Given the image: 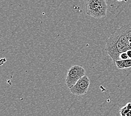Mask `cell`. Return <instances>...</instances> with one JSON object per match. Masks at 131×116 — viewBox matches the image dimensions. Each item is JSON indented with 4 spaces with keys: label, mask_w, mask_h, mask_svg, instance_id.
Listing matches in <instances>:
<instances>
[{
    "label": "cell",
    "mask_w": 131,
    "mask_h": 116,
    "mask_svg": "<svg viewBox=\"0 0 131 116\" xmlns=\"http://www.w3.org/2000/svg\"><path fill=\"white\" fill-rule=\"evenodd\" d=\"M131 24L123 25L115 30L107 40L105 51L114 62L119 60L121 53L127 52L129 49V33Z\"/></svg>",
    "instance_id": "cell-1"
},
{
    "label": "cell",
    "mask_w": 131,
    "mask_h": 116,
    "mask_svg": "<svg viewBox=\"0 0 131 116\" xmlns=\"http://www.w3.org/2000/svg\"><path fill=\"white\" fill-rule=\"evenodd\" d=\"M107 8L105 0H87L85 4L86 14L95 18L105 17Z\"/></svg>",
    "instance_id": "cell-2"
},
{
    "label": "cell",
    "mask_w": 131,
    "mask_h": 116,
    "mask_svg": "<svg viewBox=\"0 0 131 116\" xmlns=\"http://www.w3.org/2000/svg\"><path fill=\"white\" fill-rule=\"evenodd\" d=\"M85 76V70L79 65H74L68 70L66 78V84L69 88L73 87L81 78Z\"/></svg>",
    "instance_id": "cell-3"
},
{
    "label": "cell",
    "mask_w": 131,
    "mask_h": 116,
    "mask_svg": "<svg viewBox=\"0 0 131 116\" xmlns=\"http://www.w3.org/2000/svg\"><path fill=\"white\" fill-rule=\"evenodd\" d=\"M90 85V80L86 76H84L77 81L75 85L70 88L71 94L76 96H82L88 92Z\"/></svg>",
    "instance_id": "cell-4"
},
{
    "label": "cell",
    "mask_w": 131,
    "mask_h": 116,
    "mask_svg": "<svg viewBox=\"0 0 131 116\" xmlns=\"http://www.w3.org/2000/svg\"><path fill=\"white\" fill-rule=\"evenodd\" d=\"M114 63L117 68L119 69H124L131 68V59H127L126 60H116Z\"/></svg>",
    "instance_id": "cell-5"
},
{
    "label": "cell",
    "mask_w": 131,
    "mask_h": 116,
    "mask_svg": "<svg viewBox=\"0 0 131 116\" xmlns=\"http://www.w3.org/2000/svg\"><path fill=\"white\" fill-rule=\"evenodd\" d=\"M120 114L121 116H131V109L128 108L126 106L123 107L120 109Z\"/></svg>",
    "instance_id": "cell-6"
},
{
    "label": "cell",
    "mask_w": 131,
    "mask_h": 116,
    "mask_svg": "<svg viewBox=\"0 0 131 116\" xmlns=\"http://www.w3.org/2000/svg\"><path fill=\"white\" fill-rule=\"evenodd\" d=\"M119 58L120 59H122V60H126V59H129L127 52H124L121 53L119 55Z\"/></svg>",
    "instance_id": "cell-7"
},
{
    "label": "cell",
    "mask_w": 131,
    "mask_h": 116,
    "mask_svg": "<svg viewBox=\"0 0 131 116\" xmlns=\"http://www.w3.org/2000/svg\"><path fill=\"white\" fill-rule=\"evenodd\" d=\"M127 53L129 59H131V50H128L127 51Z\"/></svg>",
    "instance_id": "cell-8"
},
{
    "label": "cell",
    "mask_w": 131,
    "mask_h": 116,
    "mask_svg": "<svg viewBox=\"0 0 131 116\" xmlns=\"http://www.w3.org/2000/svg\"><path fill=\"white\" fill-rule=\"evenodd\" d=\"M129 49L131 50V29L129 33Z\"/></svg>",
    "instance_id": "cell-9"
},
{
    "label": "cell",
    "mask_w": 131,
    "mask_h": 116,
    "mask_svg": "<svg viewBox=\"0 0 131 116\" xmlns=\"http://www.w3.org/2000/svg\"><path fill=\"white\" fill-rule=\"evenodd\" d=\"M128 108V109H131V102H128L127 103V104H126V106Z\"/></svg>",
    "instance_id": "cell-10"
},
{
    "label": "cell",
    "mask_w": 131,
    "mask_h": 116,
    "mask_svg": "<svg viewBox=\"0 0 131 116\" xmlns=\"http://www.w3.org/2000/svg\"><path fill=\"white\" fill-rule=\"evenodd\" d=\"M117 1H124V0H117Z\"/></svg>",
    "instance_id": "cell-11"
}]
</instances>
